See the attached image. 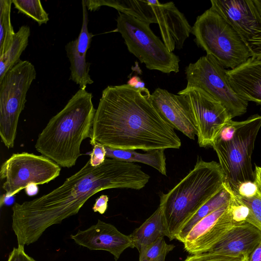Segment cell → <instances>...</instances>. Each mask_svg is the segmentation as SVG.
<instances>
[{
  "mask_svg": "<svg viewBox=\"0 0 261 261\" xmlns=\"http://www.w3.org/2000/svg\"><path fill=\"white\" fill-rule=\"evenodd\" d=\"M211 8L234 29L251 57H261V15L253 0H211Z\"/></svg>",
  "mask_w": 261,
  "mask_h": 261,
  "instance_id": "cell-13",
  "label": "cell"
},
{
  "mask_svg": "<svg viewBox=\"0 0 261 261\" xmlns=\"http://www.w3.org/2000/svg\"><path fill=\"white\" fill-rule=\"evenodd\" d=\"M25 191L29 196L34 195L38 192V187L36 185H30L25 188Z\"/></svg>",
  "mask_w": 261,
  "mask_h": 261,
  "instance_id": "cell-38",
  "label": "cell"
},
{
  "mask_svg": "<svg viewBox=\"0 0 261 261\" xmlns=\"http://www.w3.org/2000/svg\"><path fill=\"white\" fill-rule=\"evenodd\" d=\"M248 209L236 198L196 223L185 237V250L191 255L209 251L234 225L246 221Z\"/></svg>",
  "mask_w": 261,
  "mask_h": 261,
  "instance_id": "cell-10",
  "label": "cell"
},
{
  "mask_svg": "<svg viewBox=\"0 0 261 261\" xmlns=\"http://www.w3.org/2000/svg\"><path fill=\"white\" fill-rule=\"evenodd\" d=\"M235 194V193H234ZM237 199L248 209L246 221L252 224L261 231V193L259 190L255 195L244 197L236 194Z\"/></svg>",
  "mask_w": 261,
  "mask_h": 261,
  "instance_id": "cell-28",
  "label": "cell"
},
{
  "mask_svg": "<svg viewBox=\"0 0 261 261\" xmlns=\"http://www.w3.org/2000/svg\"><path fill=\"white\" fill-rule=\"evenodd\" d=\"M105 148L106 157L129 163L145 164L155 168L163 175H167L165 149H154L141 153L134 150L117 149L107 146Z\"/></svg>",
  "mask_w": 261,
  "mask_h": 261,
  "instance_id": "cell-21",
  "label": "cell"
},
{
  "mask_svg": "<svg viewBox=\"0 0 261 261\" xmlns=\"http://www.w3.org/2000/svg\"><path fill=\"white\" fill-rule=\"evenodd\" d=\"M116 21L113 32L121 35L128 51L147 69L165 73L179 71L178 57L168 50L149 24L120 12Z\"/></svg>",
  "mask_w": 261,
  "mask_h": 261,
  "instance_id": "cell-7",
  "label": "cell"
},
{
  "mask_svg": "<svg viewBox=\"0 0 261 261\" xmlns=\"http://www.w3.org/2000/svg\"><path fill=\"white\" fill-rule=\"evenodd\" d=\"M260 242L261 231L245 221L230 229L207 252L234 257H248Z\"/></svg>",
  "mask_w": 261,
  "mask_h": 261,
  "instance_id": "cell-17",
  "label": "cell"
},
{
  "mask_svg": "<svg viewBox=\"0 0 261 261\" xmlns=\"http://www.w3.org/2000/svg\"><path fill=\"white\" fill-rule=\"evenodd\" d=\"M261 15V0H253Z\"/></svg>",
  "mask_w": 261,
  "mask_h": 261,
  "instance_id": "cell-39",
  "label": "cell"
},
{
  "mask_svg": "<svg viewBox=\"0 0 261 261\" xmlns=\"http://www.w3.org/2000/svg\"><path fill=\"white\" fill-rule=\"evenodd\" d=\"M93 146L89 160L92 166L97 167L102 164L105 161L106 150L105 146L100 143H97Z\"/></svg>",
  "mask_w": 261,
  "mask_h": 261,
  "instance_id": "cell-31",
  "label": "cell"
},
{
  "mask_svg": "<svg viewBox=\"0 0 261 261\" xmlns=\"http://www.w3.org/2000/svg\"><path fill=\"white\" fill-rule=\"evenodd\" d=\"M149 99L156 110L174 128L189 138L195 139V126L188 110L177 94L158 88L150 94Z\"/></svg>",
  "mask_w": 261,
  "mask_h": 261,
  "instance_id": "cell-16",
  "label": "cell"
},
{
  "mask_svg": "<svg viewBox=\"0 0 261 261\" xmlns=\"http://www.w3.org/2000/svg\"><path fill=\"white\" fill-rule=\"evenodd\" d=\"M92 94L80 89L39 135L36 149L62 167L75 165L82 141L90 138L96 112Z\"/></svg>",
  "mask_w": 261,
  "mask_h": 261,
  "instance_id": "cell-3",
  "label": "cell"
},
{
  "mask_svg": "<svg viewBox=\"0 0 261 261\" xmlns=\"http://www.w3.org/2000/svg\"><path fill=\"white\" fill-rule=\"evenodd\" d=\"M65 48L70 63V79L78 84L80 89L86 90L87 85L94 82L89 74L90 64L86 61V57L79 54L75 40L67 43Z\"/></svg>",
  "mask_w": 261,
  "mask_h": 261,
  "instance_id": "cell-24",
  "label": "cell"
},
{
  "mask_svg": "<svg viewBox=\"0 0 261 261\" xmlns=\"http://www.w3.org/2000/svg\"><path fill=\"white\" fill-rule=\"evenodd\" d=\"M83 9V22L81 30L77 38L75 39L76 48L80 56L86 57L88 49L90 47L93 34L88 32V16L87 7L84 0L82 1Z\"/></svg>",
  "mask_w": 261,
  "mask_h": 261,
  "instance_id": "cell-29",
  "label": "cell"
},
{
  "mask_svg": "<svg viewBox=\"0 0 261 261\" xmlns=\"http://www.w3.org/2000/svg\"><path fill=\"white\" fill-rule=\"evenodd\" d=\"M258 190V189L255 181H246L239 185L236 194L242 197H250L255 195Z\"/></svg>",
  "mask_w": 261,
  "mask_h": 261,
  "instance_id": "cell-32",
  "label": "cell"
},
{
  "mask_svg": "<svg viewBox=\"0 0 261 261\" xmlns=\"http://www.w3.org/2000/svg\"><path fill=\"white\" fill-rule=\"evenodd\" d=\"M150 94L146 88L127 84L106 88L96 110L90 144L146 151L179 148L180 138L152 105Z\"/></svg>",
  "mask_w": 261,
  "mask_h": 261,
  "instance_id": "cell-2",
  "label": "cell"
},
{
  "mask_svg": "<svg viewBox=\"0 0 261 261\" xmlns=\"http://www.w3.org/2000/svg\"><path fill=\"white\" fill-rule=\"evenodd\" d=\"M12 4L19 12L32 18L39 26L49 20L48 14L39 0H13Z\"/></svg>",
  "mask_w": 261,
  "mask_h": 261,
  "instance_id": "cell-26",
  "label": "cell"
},
{
  "mask_svg": "<svg viewBox=\"0 0 261 261\" xmlns=\"http://www.w3.org/2000/svg\"><path fill=\"white\" fill-rule=\"evenodd\" d=\"M247 261H261V242L247 257Z\"/></svg>",
  "mask_w": 261,
  "mask_h": 261,
  "instance_id": "cell-36",
  "label": "cell"
},
{
  "mask_svg": "<svg viewBox=\"0 0 261 261\" xmlns=\"http://www.w3.org/2000/svg\"><path fill=\"white\" fill-rule=\"evenodd\" d=\"M159 24L162 40L169 51L182 48L186 39L192 32L184 15L172 2L160 3L158 0L149 1Z\"/></svg>",
  "mask_w": 261,
  "mask_h": 261,
  "instance_id": "cell-15",
  "label": "cell"
},
{
  "mask_svg": "<svg viewBox=\"0 0 261 261\" xmlns=\"http://www.w3.org/2000/svg\"><path fill=\"white\" fill-rule=\"evenodd\" d=\"M195 126L199 146H212L232 117L226 108L204 90L186 87L177 93Z\"/></svg>",
  "mask_w": 261,
  "mask_h": 261,
  "instance_id": "cell-11",
  "label": "cell"
},
{
  "mask_svg": "<svg viewBox=\"0 0 261 261\" xmlns=\"http://www.w3.org/2000/svg\"><path fill=\"white\" fill-rule=\"evenodd\" d=\"M175 247L167 244L164 237L160 238L139 253V261H165L168 253Z\"/></svg>",
  "mask_w": 261,
  "mask_h": 261,
  "instance_id": "cell-27",
  "label": "cell"
},
{
  "mask_svg": "<svg viewBox=\"0 0 261 261\" xmlns=\"http://www.w3.org/2000/svg\"><path fill=\"white\" fill-rule=\"evenodd\" d=\"M167 236V228L160 207L129 235L139 253L158 239Z\"/></svg>",
  "mask_w": 261,
  "mask_h": 261,
  "instance_id": "cell-20",
  "label": "cell"
},
{
  "mask_svg": "<svg viewBox=\"0 0 261 261\" xmlns=\"http://www.w3.org/2000/svg\"><path fill=\"white\" fill-rule=\"evenodd\" d=\"M227 74L240 97L261 106V57L249 58L235 68L227 70Z\"/></svg>",
  "mask_w": 261,
  "mask_h": 261,
  "instance_id": "cell-18",
  "label": "cell"
},
{
  "mask_svg": "<svg viewBox=\"0 0 261 261\" xmlns=\"http://www.w3.org/2000/svg\"><path fill=\"white\" fill-rule=\"evenodd\" d=\"M225 177L219 163L198 159L194 168L166 194L160 207L170 241L197 211L224 187Z\"/></svg>",
  "mask_w": 261,
  "mask_h": 261,
  "instance_id": "cell-4",
  "label": "cell"
},
{
  "mask_svg": "<svg viewBox=\"0 0 261 261\" xmlns=\"http://www.w3.org/2000/svg\"><path fill=\"white\" fill-rule=\"evenodd\" d=\"M109 197L107 195H102L96 199L92 207L94 212H98L100 214H103L108 207Z\"/></svg>",
  "mask_w": 261,
  "mask_h": 261,
  "instance_id": "cell-34",
  "label": "cell"
},
{
  "mask_svg": "<svg viewBox=\"0 0 261 261\" xmlns=\"http://www.w3.org/2000/svg\"><path fill=\"white\" fill-rule=\"evenodd\" d=\"M150 176L139 165L106 159L97 167L90 161L64 183L49 193L12 206V227L18 246L29 245L50 226L78 213L85 203L98 192L126 188L140 190Z\"/></svg>",
  "mask_w": 261,
  "mask_h": 261,
  "instance_id": "cell-1",
  "label": "cell"
},
{
  "mask_svg": "<svg viewBox=\"0 0 261 261\" xmlns=\"http://www.w3.org/2000/svg\"><path fill=\"white\" fill-rule=\"evenodd\" d=\"M191 33L197 45L224 67L233 69L251 57L234 29L211 8L197 17Z\"/></svg>",
  "mask_w": 261,
  "mask_h": 261,
  "instance_id": "cell-6",
  "label": "cell"
},
{
  "mask_svg": "<svg viewBox=\"0 0 261 261\" xmlns=\"http://www.w3.org/2000/svg\"><path fill=\"white\" fill-rule=\"evenodd\" d=\"M30 35V28L27 25L21 26L15 33L9 49L0 56V80L20 61V56L28 45Z\"/></svg>",
  "mask_w": 261,
  "mask_h": 261,
  "instance_id": "cell-23",
  "label": "cell"
},
{
  "mask_svg": "<svg viewBox=\"0 0 261 261\" xmlns=\"http://www.w3.org/2000/svg\"><path fill=\"white\" fill-rule=\"evenodd\" d=\"M261 127V115H253L241 121L230 120L212 147L218 156L225 181L236 194L239 185L254 181L251 155Z\"/></svg>",
  "mask_w": 261,
  "mask_h": 261,
  "instance_id": "cell-5",
  "label": "cell"
},
{
  "mask_svg": "<svg viewBox=\"0 0 261 261\" xmlns=\"http://www.w3.org/2000/svg\"><path fill=\"white\" fill-rule=\"evenodd\" d=\"M7 261H36L27 254L24 249V246L14 247L10 253Z\"/></svg>",
  "mask_w": 261,
  "mask_h": 261,
  "instance_id": "cell-33",
  "label": "cell"
},
{
  "mask_svg": "<svg viewBox=\"0 0 261 261\" xmlns=\"http://www.w3.org/2000/svg\"><path fill=\"white\" fill-rule=\"evenodd\" d=\"M254 181L261 193V167L255 166L254 171Z\"/></svg>",
  "mask_w": 261,
  "mask_h": 261,
  "instance_id": "cell-37",
  "label": "cell"
},
{
  "mask_svg": "<svg viewBox=\"0 0 261 261\" xmlns=\"http://www.w3.org/2000/svg\"><path fill=\"white\" fill-rule=\"evenodd\" d=\"M12 1H0V56L10 48L15 33L11 22Z\"/></svg>",
  "mask_w": 261,
  "mask_h": 261,
  "instance_id": "cell-25",
  "label": "cell"
},
{
  "mask_svg": "<svg viewBox=\"0 0 261 261\" xmlns=\"http://www.w3.org/2000/svg\"><path fill=\"white\" fill-rule=\"evenodd\" d=\"M227 70L212 56L206 55L186 67L187 87L201 88L220 101L232 118L246 113L248 101L232 87Z\"/></svg>",
  "mask_w": 261,
  "mask_h": 261,
  "instance_id": "cell-9",
  "label": "cell"
},
{
  "mask_svg": "<svg viewBox=\"0 0 261 261\" xmlns=\"http://www.w3.org/2000/svg\"><path fill=\"white\" fill-rule=\"evenodd\" d=\"M127 84L136 89L145 88V83L138 76L132 77L127 82Z\"/></svg>",
  "mask_w": 261,
  "mask_h": 261,
  "instance_id": "cell-35",
  "label": "cell"
},
{
  "mask_svg": "<svg viewBox=\"0 0 261 261\" xmlns=\"http://www.w3.org/2000/svg\"><path fill=\"white\" fill-rule=\"evenodd\" d=\"M70 238L77 245L90 250L108 251L116 261L125 249L135 248L129 235L121 233L113 225L100 220L84 230H79Z\"/></svg>",
  "mask_w": 261,
  "mask_h": 261,
  "instance_id": "cell-14",
  "label": "cell"
},
{
  "mask_svg": "<svg viewBox=\"0 0 261 261\" xmlns=\"http://www.w3.org/2000/svg\"><path fill=\"white\" fill-rule=\"evenodd\" d=\"M87 10L95 11L102 6L115 8L119 12L134 17L149 24L157 19L149 0H84Z\"/></svg>",
  "mask_w": 261,
  "mask_h": 261,
  "instance_id": "cell-19",
  "label": "cell"
},
{
  "mask_svg": "<svg viewBox=\"0 0 261 261\" xmlns=\"http://www.w3.org/2000/svg\"><path fill=\"white\" fill-rule=\"evenodd\" d=\"M233 194V191L225 181L223 188L202 205L185 224L176 235L175 239L182 243L187 234L196 223L213 212L228 203Z\"/></svg>",
  "mask_w": 261,
  "mask_h": 261,
  "instance_id": "cell-22",
  "label": "cell"
},
{
  "mask_svg": "<svg viewBox=\"0 0 261 261\" xmlns=\"http://www.w3.org/2000/svg\"><path fill=\"white\" fill-rule=\"evenodd\" d=\"M60 171L59 165L43 155L25 152L14 153L1 168L4 196H13L30 185L48 183L57 178Z\"/></svg>",
  "mask_w": 261,
  "mask_h": 261,
  "instance_id": "cell-12",
  "label": "cell"
},
{
  "mask_svg": "<svg viewBox=\"0 0 261 261\" xmlns=\"http://www.w3.org/2000/svg\"><path fill=\"white\" fill-rule=\"evenodd\" d=\"M247 256L234 257L205 252L188 256L184 261H247Z\"/></svg>",
  "mask_w": 261,
  "mask_h": 261,
  "instance_id": "cell-30",
  "label": "cell"
},
{
  "mask_svg": "<svg viewBox=\"0 0 261 261\" xmlns=\"http://www.w3.org/2000/svg\"><path fill=\"white\" fill-rule=\"evenodd\" d=\"M36 77L34 65L20 60L0 80V136L8 149L14 147L19 116Z\"/></svg>",
  "mask_w": 261,
  "mask_h": 261,
  "instance_id": "cell-8",
  "label": "cell"
}]
</instances>
